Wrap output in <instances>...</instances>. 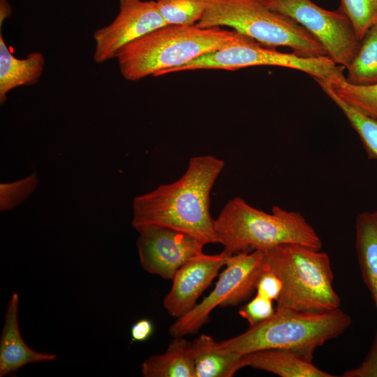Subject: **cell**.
<instances>
[{"label":"cell","mask_w":377,"mask_h":377,"mask_svg":"<svg viewBox=\"0 0 377 377\" xmlns=\"http://www.w3.org/2000/svg\"><path fill=\"white\" fill-rule=\"evenodd\" d=\"M224 165L223 161L212 155L191 158L177 181L134 198L133 227L163 226L190 234L205 244L216 243L210 193Z\"/></svg>","instance_id":"6da1fadb"},{"label":"cell","mask_w":377,"mask_h":377,"mask_svg":"<svg viewBox=\"0 0 377 377\" xmlns=\"http://www.w3.org/2000/svg\"><path fill=\"white\" fill-rule=\"evenodd\" d=\"M246 37L221 27L168 24L126 45L116 59L122 77L134 82L172 73L203 54L240 43Z\"/></svg>","instance_id":"7a4b0ae2"},{"label":"cell","mask_w":377,"mask_h":377,"mask_svg":"<svg viewBox=\"0 0 377 377\" xmlns=\"http://www.w3.org/2000/svg\"><path fill=\"white\" fill-rule=\"evenodd\" d=\"M214 226L216 243L221 244L229 255L265 251L284 244L318 250L322 247L318 233L300 212L274 205L271 213H267L239 197L226 204Z\"/></svg>","instance_id":"3957f363"},{"label":"cell","mask_w":377,"mask_h":377,"mask_svg":"<svg viewBox=\"0 0 377 377\" xmlns=\"http://www.w3.org/2000/svg\"><path fill=\"white\" fill-rule=\"evenodd\" d=\"M351 323L350 316L340 308L316 313L276 309L268 319L219 345L242 356L263 349L285 348L313 358L317 348L341 335Z\"/></svg>","instance_id":"277c9868"},{"label":"cell","mask_w":377,"mask_h":377,"mask_svg":"<svg viewBox=\"0 0 377 377\" xmlns=\"http://www.w3.org/2000/svg\"><path fill=\"white\" fill-rule=\"evenodd\" d=\"M266 268L282 282L276 309L323 312L339 309L334 274L325 252L298 244H284L264 251Z\"/></svg>","instance_id":"5b68a950"},{"label":"cell","mask_w":377,"mask_h":377,"mask_svg":"<svg viewBox=\"0 0 377 377\" xmlns=\"http://www.w3.org/2000/svg\"><path fill=\"white\" fill-rule=\"evenodd\" d=\"M203 28L228 27L267 46H284L304 57L328 54L304 27L270 9L263 0H207L201 20Z\"/></svg>","instance_id":"8992f818"},{"label":"cell","mask_w":377,"mask_h":377,"mask_svg":"<svg viewBox=\"0 0 377 377\" xmlns=\"http://www.w3.org/2000/svg\"><path fill=\"white\" fill-rule=\"evenodd\" d=\"M256 66H274L298 70L312 77L330 82L344 77L345 68L329 57H304L293 52L286 53L263 47L254 39L246 37L242 43L203 54L175 69L172 73L195 70H227Z\"/></svg>","instance_id":"52a82bcc"},{"label":"cell","mask_w":377,"mask_h":377,"mask_svg":"<svg viewBox=\"0 0 377 377\" xmlns=\"http://www.w3.org/2000/svg\"><path fill=\"white\" fill-rule=\"evenodd\" d=\"M265 269L264 251L230 256L214 288L188 312L177 318L170 327V334L175 337L195 333L209 321L216 307L234 306L247 300L256 290Z\"/></svg>","instance_id":"ba28073f"},{"label":"cell","mask_w":377,"mask_h":377,"mask_svg":"<svg viewBox=\"0 0 377 377\" xmlns=\"http://www.w3.org/2000/svg\"><path fill=\"white\" fill-rule=\"evenodd\" d=\"M272 10L287 15L312 34L328 57L346 68L361 43L348 17L339 8L323 9L311 0H263Z\"/></svg>","instance_id":"9c48e42d"},{"label":"cell","mask_w":377,"mask_h":377,"mask_svg":"<svg viewBox=\"0 0 377 377\" xmlns=\"http://www.w3.org/2000/svg\"><path fill=\"white\" fill-rule=\"evenodd\" d=\"M139 232L137 248L140 261L147 272L172 280L188 260L202 252L205 244L186 232L158 225H144Z\"/></svg>","instance_id":"30bf717a"},{"label":"cell","mask_w":377,"mask_h":377,"mask_svg":"<svg viewBox=\"0 0 377 377\" xmlns=\"http://www.w3.org/2000/svg\"><path fill=\"white\" fill-rule=\"evenodd\" d=\"M165 25L155 0H119L114 20L93 34V59L102 64L116 59L124 47Z\"/></svg>","instance_id":"8fae6325"},{"label":"cell","mask_w":377,"mask_h":377,"mask_svg":"<svg viewBox=\"0 0 377 377\" xmlns=\"http://www.w3.org/2000/svg\"><path fill=\"white\" fill-rule=\"evenodd\" d=\"M230 256L224 250L214 255L202 252L185 263L172 278V288L163 300L168 313L178 318L193 308Z\"/></svg>","instance_id":"7c38bea8"},{"label":"cell","mask_w":377,"mask_h":377,"mask_svg":"<svg viewBox=\"0 0 377 377\" xmlns=\"http://www.w3.org/2000/svg\"><path fill=\"white\" fill-rule=\"evenodd\" d=\"M19 295L13 292L8 301L0 339V376L10 375L24 366L57 360L55 354L40 353L24 341L18 323Z\"/></svg>","instance_id":"4fadbf2b"},{"label":"cell","mask_w":377,"mask_h":377,"mask_svg":"<svg viewBox=\"0 0 377 377\" xmlns=\"http://www.w3.org/2000/svg\"><path fill=\"white\" fill-rule=\"evenodd\" d=\"M243 367L268 371L281 377H334L313 364V358L285 348H270L244 355Z\"/></svg>","instance_id":"5bb4252c"},{"label":"cell","mask_w":377,"mask_h":377,"mask_svg":"<svg viewBox=\"0 0 377 377\" xmlns=\"http://www.w3.org/2000/svg\"><path fill=\"white\" fill-rule=\"evenodd\" d=\"M45 60L38 52H30L26 58L15 57L0 33V103L3 104L13 89L36 84L40 78Z\"/></svg>","instance_id":"9a60e30c"},{"label":"cell","mask_w":377,"mask_h":377,"mask_svg":"<svg viewBox=\"0 0 377 377\" xmlns=\"http://www.w3.org/2000/svg\"><path fill=\"white\" fill-rule=\"evenodd\" d=\"M191 346L195 377H232L244 367L242 355L222 349L209 335L201 334Z\"/></svg>","instance_id":"2e32d148"},{"label":"cell","mask_w":377,"mask_h":377,"mask_svg":"<svg viewBox=\"0 0 377 377\" xmlns=\"http://www.w3.org/2000/svg\"><path fill=\"white\" fill-rule=\"evenodd\" d=\"M355 249L362 280L377 308V210L355 219Z\"/></svg>","instance_id":"e0dca14e"},{"label":"cell","mask_w":377,"mask_h":377,"mask_svg":"<svg viewBox=\"0 0 377 377\" xmlns=\"http://www.w3.org/2000/svg\"><path fill=\"white\" fill-rule=\"evenodd\" d=\"M141 371L145 377H195L191 342L175 337L164 353L142 363Z\"/></svg>","instance_id":"ac0fdd59"},{"label":"cell","mask_w":377,"mask_h":377,"mask_svg":"<svg viewBox=\"0 0 377 377\" xmlns=\"http://www.w3.org/2000/svg\"><path fill=\"white\" fill-rule=\"evenodd\" d=\"M313 79L344 114L350 126L359 135L368 156L377 160V118L359 112L340 99L334 93L327 80L316 77Z\"/></svg>","instance_id":"d6986e66"},{"label":"cell","mask_w":377,"mask_h":377,"mask_svg":"<svg viewBox=\"0 0 377 377\" xmlns=\"http://www.w3.org/2000/svg\"><path fill=\"white\" fill-rule=\"evenodd\" d=\"M346 69V79L353 84L377 83V23L365 33L356 55Z\"/></svg>","instance_id":"ffe728a7"},{"label":"cell","mask_w":377,"mask_h":377,"mask_svg":"<svg viewBox=\"0 0 377 377\" xmlns=\"http://www.w3.org/2000/svg\"><path fill=\"white\" fill-rule=\"evenodd\" d=\"M327 81L343 101L366 115L377 118V83L356 85L348 82L346 77L334 82Z\"/></svg>","instance_id":"44dd1931"},{"label":"cell","mask_w":377,"mask_h":377,"mask_svg":"<svg viewBox=\"0 0 377 377\" xmlns=\"http://www.w3.org/2000/svg\"><path fill=\"white\" fill-rule=\"evenodd\" d=\"M168 24L193 25L201 20L207 0H155Z\"/></svg>","instance_id":"7402d4cb"},{"label":"cell","mask_w":377,"mask_h":377,"mask_svg":"<svg viewBox=\"0 0 377 377\" xmlns=\"http://www.w3.org/2000/svg\"><path fill=\"white\" fill-rule=\"evenodd\" d=\"M339 9L348 17L360 40L377 23V0H341Z\"/></svg>","instance_id":"603a6c76"},{"label":"cell","mask_w":377,"mask_h":377,"mask_svg":"<svg viewBox=\"0 0 377 377\" xmlns=\"http://www.w3.org/2000/svg\"><path fill=\"white\" fill-rule=\"evenodd\" d=\"M273 301L258 294L239 310V314L249 324L256 325L270 318L275 312Z\"/></svg>","instance_id":"cb8c5ba5"},{"label":"cell","mask_w":377,"mask_h":377,"mask_svg":"<svg viewBox=\"0 0 377 377\" xmlns=\"http://www.w3.org/2000/svg\"><path fill=\"white\" fill-rule=\"evenodd\" d=\"M282 290V282L272 271L266 269L261 274L256 286V294L277 301Z\"/></svg>","instance_id":"d4e9b609"},{"label":"cell","mask_w":377,"mask_h":377,"mask_svg":"<svg viewBox=\"0 0 377 377\" xmlns=\"http://www.w3.org/2000/svg\"><path fill=\"white\" fill-rule=\"evenodd\" d=\"M343 377H377V330L369 350L364 361L357 368L344 371Z\"/></svg>","instance_id":"484cf974"},{"label":"cell","mask_w":377,"mask_h":377,"mask_svg":"<svg viewBox=\"0 0 377 377\" xmlns=\"http://www.w3.org/2000/svg\"><path fill=\"white\" fill-rule=\"evenodd\" d=\"M154 330L153 323L149 319H140L131 327V340L133 342L145 341L151 337Z\"/></svg>","instance_id":"4316f807"},{"label":"cell","mask_w":377,"mask_h":377,"mask_svg":"<svg viewBox=\"0 0 377 377\" xmlns=\"http://www.w3.org/2000/svg\"><path fill=\"white\" fill-rule=\"evenodd\" d=\"M12 9L7 0H0V27L11 14Z\"/></svg>","instance_id":"83f0119b"}]
</instances>
